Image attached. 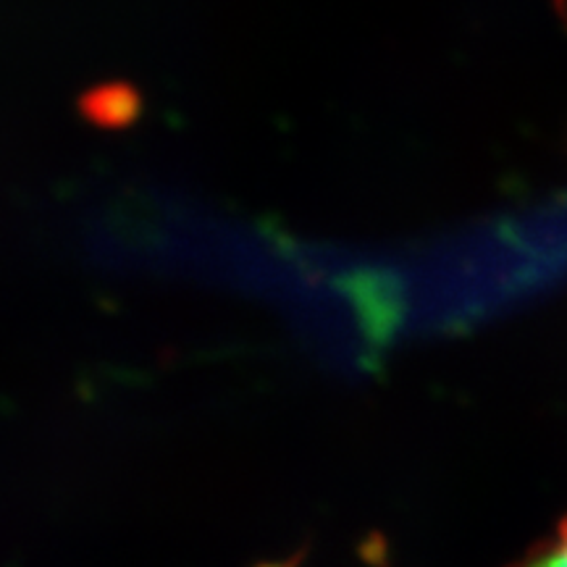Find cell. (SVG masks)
<instances>
[{"mask_svg": "<svg viewBox=\"0 0 567 567\" xmlns=\"http://www.w3.org/2000/svg\"><path fill=\"white\" fill-rule=\"evenodd\" d=\"M513 567H567V517L551 542L544 544V547H536L530 555H526L523 563Z\"/></svg>", "mask_w": 567, "mask_h": 567, "instance_id": "1", "label": "cell"}, {"mask_svg": "<svg viewBox=\"0 0 567 567\" xmlns=\"http://www.w3.org/2000/svg\"><path fill=\"white\" fill-rule=\"evenodd\" d=\"M555 9L559 13V19H563V24L567 27V0H555Z\"/></svg>", "mask_w": 567, "mask_h": 567, "instance_id": "2", "label": "cell"}]
</instances>
